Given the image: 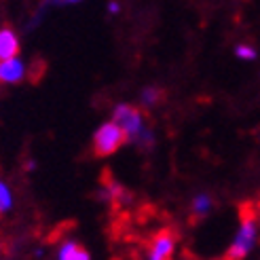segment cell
<instances>
[{
  "label": "cell",
  "instance_id": "obj_1",
  "mask_svg": "<svg viewBox=\"0 0 260 260\" xmlns=\"http://www.w3.org/2000/svg\"><path fill=\"white\" fill-rule=\"evenodd\" d=\"M112 121L123 129L127 142H132V144L140 148H150L154 144V132L146 125L142 110L132 104H116L112 110Z\"/></svg>",
  "mask_w": 260,
  "mask_h": 260
},
{
  "label": "cell",
  "instance_id": "obj_2",
  "mask_svg": "<svg viewBox=\"0 0 260 260\" xmlns=\"http://www.w3.org/2000/svg\"><path fill=\"white\" fill-rule=\"evenodd\" d=\"M256 239H258V220L252 212H245V214H241L239 229L235 233V237H233V243L226 250V258L229 260H243L254 250Z\"/></svg>",
  "mask_w": 260,
  "mask_h": 260
},
{
  "label": "cell",
  "instance_id": "obj_3",
  "mask_svg": "<svg viewBox=\"0 0 260 260\" xmlns=\"http://www.w3.org/2000/svg\"><path fill=\"white\" fill-rule=\"evenodd\" d=\"M123 144H127V136L114 121H106L95 129L93 152L98 154V157H110V154H114Z\"/></svg>",
  "mask_w": 260,
  "mask_h": 260
},
{
  "label": "cell",
  "instance_id": "obj_4",
  "mask_svg": "<svg viewBox=\"0 0 260 260\" xmlns=\"http://www.w3.org/2000/svg\"><path fill=\"white\" fill-rule=\"evenodd\" d=\"M174 252H176V235L170 231H161L150 239L144 260H172Z\"/></svg>",
  "mask_w": 260,
  "mask_h": 260
},
{
  "label": "cell",
  "instance_id": "obj_5",
  "mask_svg": "<svg viewBox=\"0 0 260 260\" xmlns=\"http://www.w3.org/2000/svg\"><path fill=\"white\" fill-rule=\"evenodd\" d=\"M28 79V63L19 55L0 59V83L3 85H19Z\"/></svg>",
  "mask_w": 260,
  "mask_h": 260
},
{
  "label": "cell",
  "instance_id": "obj_6",
  "mask_svg": "<svg viewBox=\"0 0 260 260\" xmlns=\"http://www.w3.org/2000/svg\"><path fill=\"white\" fill-rule=\"evenodd\" d=\"M19 36L11 28H0V59H9L19 55Z\"/></svg>",
  "mask_w": 260,
  "mask_h": 260
},
{
  "label": "cell",
  "instance_id": "obj_7",
  "mask_svg": "<svg viewBox=\"0 0 260 260\" xmlns=\"http://www.w3.org/2000/svg\"><path fill=\"white\" fill-rule=\"evenodd\" d=\"M55 260H91V254L83 248L79 241L66 239V241H61V245L57 248Z\"/></svg>",
  "mask_w": 260,
  "mask_h": 260
},
{
  "label": "cell",
  "instance_id": "obj_8",
  "mask_svg": "<svg viewBox=\"0 0 260 260\" xmlns=\"http://www.w3.org/2000/svg\"><path fill=\"white\" fill-rule=\"evenodd\" d=\"M212 205H214V201H212V197L207 192H199V194H194L192 197V201H190V210H192V214L197 216V218H203V216H207L212 212Z\"/></svg>",
  "mask_w": 260,
  "mask_h": 260
},
{
  "label": "cell",
  "instance_id": "obj_9",
  "mask_svg": "<svg viewBox=\"0 0 260 260\" xmlns=\"http://www.w3.org/2000/svg\"><path fill=\"white\" fill-rule=\"evenodd\" d=\"M15 205V194H13V188L9 186V182L0 180V214H9Z\"/></svg>",
  "mask_w": 260,
  "mask_h": 260
},
{
  "label": "cell",
  "instance_id": "obj_10",
  "mask_svg": "<svg viewBox=\"0 0 260 260\" xmlns=\"http://www.w3.org/2000/svg\"><path fill=\"white\" fill-rule=\"evenodd\" d=\"M161 98H163V91L159 87H144V89H142V95H140L142 106H144V108L157 106V104L161 102Z\"/></svg>",
  "mask_w": 260,
  "mask_h": 260
},
{
  "label": "cell",
  "instance_id": "obj_11",
  "mask_svg": "<svg viewBox=\"0 0 260 260\" xmlns=\"http://www.w3.org/2000/svg\"><path fill=\"white\" fill-rule=\"evenodd\" d=\"M102 197L106 199V201H119V199L125 197V188L119 184V182L108 180V182H106V186L102 188Z\"/></svg>",
  "mask_w": 260,
  "mask_h": 260
},
{
  "label": "cell",
  "instance_id": "obj_12",
  "mask_svg": "<svg viewBox=\"0 0 260 260\" xmlns=\"http://www.w3.org/2000/svg\"><path fill=\"white\" fill-rule=\"evenodd\" d=\"M235 55L239 59H243V61H254L258 53H256V49L252 45H237L235 47Z\"/></svg>",
  "mask_w": 260,
  "mask_h": 260
},
{
  "label": "cell",
  "instance_id": "obj_13",
  "mask_svg": "<svg viewBox=\"0 0 260 260\" xmlns=\"http://www.w3.org/2000/svg\"><path fill=\"white\" fill-rule=\"evenodd\" d=\"M121 11V5L119 3H108V13H112V15H116V13Z\"/></svg>",
  "mask_w": 260,
  "mask_h": 260
},
{
  "label": "cell",
  "instance_id": "obj_14",
  "mask_svg": "<svg viewBox=\"0 0 260 260\" xmlns=\"http://www.w3.org/2000/svg\"><path fill=\"white\" fill-rule=\"evenodd\" d=\"M25 170H28V172H34V170H36V161H28V165H25Z\"/></svg>",
  "mask_w": 260,
  "mask_h": 260
},
{
  "label": "cell",
  "instance_id": "obj_15",
  "mask_svg": "<svg viewBox=\"0 0 260 260\" xmlns=\"http://www.w3.org/2000/svg\"><path fill=\"white\" fill-rule=\"evenodd\" d=\"M61 3H81V0H61Z\"/></svg>",
  "mask_w": 260,
  "mask_h": 260
}]
</instances>
